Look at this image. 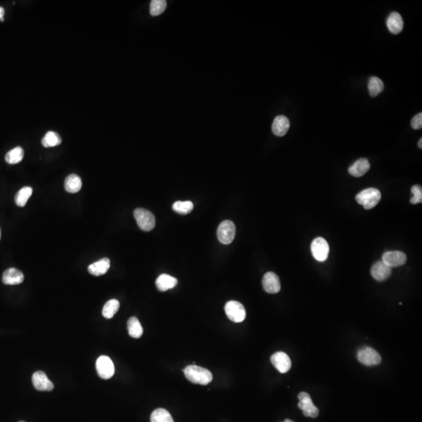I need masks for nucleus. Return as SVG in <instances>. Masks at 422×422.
<instances>
[{"instance_id": "f257e3e1", "label": "nucleus", "mask_w": 422, "mask_h": 422, "mask_svg": "<svg viewBox=\"0 0 422 422\" xmlns=\"http://www.w3.org/2000/svg\"><path fill=\"white\" fill-rule=\"evenodd\" d=\"M186 379L189 382L199 385H206L212 382L213 375L210 371L196 365H189L184 369Z\"/></svg>"}, {"instance_id": "f03ea898", "label": "nucleus", "mask_w": 422, "mask_h": 422, "mask_svg": "<svg viewBox=\"0 0 422 422\" xmlns=\"http://www.w3.org/2000/svg\"><path fill=\"white\" fill-rule=\"evenodd\" d=\"M382 198V194L379 189L369 188L361 191L356 196V201L366 210H371L376 207Z\"/></svg>"}, {"instance_id": "7ed1b4c3", "label": "nucleus", "mask_w": 422, "mask_h": 422, "mask_svg": "<svg viewBox=\"0 0 422 422\" xmlns=\"http://www.w3.org/2000/svg\"><path fill=\"white\" fill-rule=\"evenodd\" d=\"M134 217L141 230L150 232L156 226V219L150 210L143 208L135 209Z\"/></svg>"}, {"instance_id": "20e7f679", "label": "nucleus", "mask_w": 422, "mask_h": 422, "mask_svg": "<svg viewBox=\"0 0 422 422\" xmlns=\"http://www.w3.org/2000/svg\"><path fill=\"white\" fill-rule=\"evenodd\" d=\"M236 226L232 220H224L220 223L217 231L218 240L224 245H229L234 240L236 236Z\"/></svg>"}, {"instance_id": "39448f33", "label": "nucleus", "mask_w": 422, "mask_h": 422, "mask_svg": "<svg viewBox=\"0 0 422 422\" xmlns=\"http://www.w3.org/2000/svg\"><path fill=\"white\" fill-rule=\"evenodd\" d=\"M226 315L228 318L236 323H240L246 318V310L242 303L235 300L228 302L226 303Z\"/></svg>"}, {"instance_id": "423d86ee", "label": "nucleus", "mask_w": 422, "mask_h": 422, "mask_svg": "<svg viewBox=\"0 0 422 422\" xmlns=\"http://www.w3.org/2000/svg\"><path fill=\"white\" fill-rule=\"evenodd\" d=\"M298 398H299L298 407L300 410H303V414L306 417L315 418L319 415V410L313 404L311 396L307 392H299Z\"/></svg>"}, {"instance_id": "0eeeda50", "label": "nucleus", "mask_w": 422, "mask_h": 422, "mask_svg": "<svg viewBox=\"0 0 422 422\" xmlns=\"http://www.w3.org/2000/svg\"><path fill=\"white\" fill-rule=\"evenodd\" d=\"M96 371L103 379H109L115 375V369L113 361L107 356H100L96 360Z\"/></svg>"}, {"instance_id": "6e6552de", "label": "nucleus", "mask_w": 422, "mask_h": 422, "mask_svg": "<svg viewBox=\"0 0 422 422\" xmlns=\"http://www.w3.org/2000/svg\"><path fill=\"white\" fill-rule=\"evenodd\" d=\"M329 245L324 238H316L312 242V255L319 262H323V261H326L328 254H329Z\"/></svg>"}, {"instance_id": "1a4fd4ad", "label": "nucleus", "mask_w": 422, "mask_h": 422, "mask_svg": "<svg viewBox=\"0 0 422 422\" xmlns=\"http://www.w3.org/2000/svg\"><path fill=\"white\" fill-rule=\"evenodd\" d=\"M357 359L360 363L366 366L379 364L382 362V357L376 350L371 347H363L357 353Z\"/></svg>"}, {"instance_id": "9d476101", "label": "nucleus", "mask_w": 422, "mask_h": 422, "mask_svg": "<svg viewBox=\"0 0 422 422\" xmlns=\"http://www.w3.org/2000/svg\"><path fill=\"white\" fill-rule=\"evenodd\" d=\"M271 362L280 373H286L291 369V360L284 352H277L273 354L271 357Z\"/></svg>"}, {"instance_id": "9b49d317", "label": "nucleus", "mask_w": 422, "mask_h": 422, "mask_svg": "<svg viewBox=\"0 0 422 422\" xmlns=\"http://www.w3.org/2000/svg\"><path fill=\"white\" fill-rule=\"evenodd\" d=\"M262 285L264 291L271 294H275L281 290L279 277L274 272H268L264 274Z\"/></svg>"}, {"instance_id": "f8f14e48", "label": "nucleus", "mask_w": 422, "mask_h": 422, "mask_svg": "<svg viewBox=\"0 0 422 422\" xmlns=\"http://www.w3.org/2000/svg\"><path fill=\"white\" fill-rule=\"evenodd\" d=\"M407 260V255L401 251H389L382 256V261L391 268L404 265Z\"/></svg>"}, {"instance_id": "ddd939ff", "label": "nucleus", "mask_w": 422, "mask_h": 422, "mask_svg": "<svg viewBox=\"0 0 422 422\" xmlns=\"http://www.w3.org/2000/svg\"><path fill=\"white\" fill-rule=\"evenodd\" d=\"M32 383L35 388L39 391H52L54 385L49 379L45 372L42 371L35 372L32 375Z\"/></svg>"}, {"instance_id": "4468645a", "label": "nucleus", "mask_w": 422, "mask_h": 422, "mask_svg": "<svg viewBox=\"0 0 422 422\" xmlns=\"http://www.w3.org/2000/svg\"><path fill=\"white\" fill-rule=\"evenodd\" d=\"M392 273V268L388 267L383 261L375 263L371 269V274L376 281L383 282L388 279Z\"/></svg>"}, {"instance_id": "2eb2a0df", "label": "nucleus", "mask_w": 422, "mask_h": 422, "mask_svg": "<svg viewBox=\"0 0 422 422\" xmlns=\"http://www.w3.org/2000/svg\"><path fill=\"white\" fill-rule=\"evenodd\" d=\"M404 20L401 14L397 12H392L389 14L386 20V26L388 31L393 35H398L404 29Z\"/></svg>"}, {"instance_id": "dca6fc26", "label": "nucleus", "mask_w": 422, "mask_h": 422, "mask_svg": "<svg viewBox=\"0 0 422 422\" xmlns=\"http://www.w3.org/2000/svg\"><path fill=\"white\" fill-rule=\"evenodd\" d=\"M290 120L284 115H279L274 118L272 124V131L278 137L284 136L290 129Z\"/></svg>"}, {"instance_id": "f3484780", "label": "nucleus", "mask_w": 422, "mask_h": 422, "mask_svg": "<svg viewBox=\"0 0 422 422\" xmlns=\"http://www.w3.org/2000/svg\"><path fill=\"white\" fill-rule=\"evenodd\" d=\"M371 165L369 160L365 158H360L355 161L351 166L349 167V174L352 176L360 177L363 176L365 174L370 170Z\"/></svg>"}, {"instance_id": "a211bd4d", "label": "nucleus", "mask_w": 422, "mask_h": 422, "mask_svg": "<svg viewBox=\"0 0 422 422\" xmlns=\"http://www.w3.org/2000/svg\"><path fill=\"white\" fill-rule=\"evenodd\" d=\"M24 274L16 268H9L3 274V283L10 286L19 285L24 282Z\"/></svg>"}, {"instance_id": "6ab92c4d", "label": "nucleus", "mask_w": 422, "mask_h": 422, "mask_svg": "<svg viewBox=\"0 0 422 422\" xmlns=\"http://www.w3.org/2000/svg\"><path fill=\"white\" fill-rule=\"evenodd\" d=\"M110 267V261L108 258H103L89 266L88 271L94 276H100L106 274Z\"/></svg>"}, {"instance_id": "aec40b11", "label": "nucleus", "mask_w": 422, "mask_h": 422, "mask_svg": "<svg viewBox=\"0 0 422 422\" xmlns=\"http://www.w3.org/2000/svg\"><path fill=\"white\" fill-rule=\"evenodd\" d=\"M178 284V280L175 277L169 275V274H163L157 277L156 281V286L157 290L160 292L167 291L172 290Z\"/></svg>"}, {"instance_id": "412c9836", "label": "nucleus", "mask_w": 422, "mask_h": 422, "mask_svg": "<svg viewBox=\"0 0 422 422\" xmlns=\"http://www.w3.org/2000/svg\"><path fill=\"white\" fill-rule=\"evenodd\" d=\"M82 182L81 178L75 174H71L66 178L64 188L70 193H76L81 190Z\"/></svg>"}, {"instance_id": "4be33fe9", "label": "nucleus", "mask_w": 422, "mask_h": 422, "mask_svg": "<svg viewBox=\"0 0 422 422\" xmlns=\"http://www.w3.org/2000/svg\"><path fill=\"white\" fill-rule=\"evenodd\" d=\"M128 334L132 338L138 339L143 335V329L138 318L131 317L128 321Z\"/></svg>"}, {"instance_id": "5701e85b", "label": "nucleus", "mask_w": 422, "mask_h": 422, "mask_svg": "<svg viewBox=\"0 0 422 422\" xmlns=\"http://www.w3.org/2000/svg\"><path fill=\"white\" fill-rule=\"evenodd\" d=\"M369 94L372 97L379 96L384 90L383 81L378 77H371L368 84Z\"/></svg>"}, {"instance_id": "b1692460", "label": "nucleus", "mask_w": 422, "mask_h": 422, "mask_svg": "<svg viewBox=\"0 0 422 422\" xmlns=\"http://www.w3.org/2000/svg\"><path fill=\"white\" fill-rule=\"evenodd\" d=\"M24 150L21 147H17L9 151L5 157L6 161L10 164H16L20 163L24 158Z\"/></svg>"}, {"instance_id": "393cba45", "label": "nucleus", "mask_w": 422, "mask_h": 422, "mask_svg": "<svg viewBox=\"0 0 422 422\" xmlns=\"http://www.w3.org/2000/svg\"><path fill=\"white\" fill-rule=\"evenodd\" d=\"M119 307L120 303L118 299H110L109 301L106 302V304L103 306V312H102L103 316L106 319H110L116 315Z\"/></svg>"}, {"instance_id": "a878e982", "label": "nucleus", "mask_w": 422, "mask_h": 422, "mask_svg": "<svg viewBox=\"0 0 422 422\" xmlns=\"http://www.w3.org/2000/svg\"><path fill=\"white\" fill-rule=\"evenodd\" d=\"M33 189L32 187L25 186L19 190L15 196V203L18 207H23L26 205L27 201L32 195Z\"/></svg>"}, {"instance_id": "bb28decb", "label": "nucleus", "mask_w": 422, "mask_h": 422, "mask_svg": "<svg viewBox=\"0 0 422 422\" xmlns=\"http://www.w3.org/2000/svg\"><path fill=\"white\" fill-rule=\"evenodd\" d=\"M150 420L151 422H175L170 413L163 408L155 410L152 413Z\"/></svg>"}, {"instance_id": "cd10ccee", "label": "nucleus", "mask_w": 422, "mask_h": 422, "mask_svg": "<svg viewBox=\"0 0 422 422\" xmlns=\"http://www.w3.org/2000/svg\"><path fill=\"white\" fill-rule=\"evenodd\" d=\"M62 140L58 133L54 132V131H48L42 138V144L44 147L48 148V147L59 146Z\"/></svg>"}, {"instance_id": "c85d7f7f", "label": "nucleus", "mask_w": 422, "mask_h": 422, "mask_svg": "<svg viewBox=\"0 0 422 422\" xmlns=\"http://www.w3.org/2000/svg\"><path fill=\"white\" fill-rule=\"evenodd\" d=\"M172 207L175 212L185 215L192 212L194 206L191 201H177L173 204Z\"/></svg>"}, {"instance_id": "c756f323", "label": "nucleus", "mask_w": 422, "mask_h": 422, "mask_svg": "<svg viewBox=\"0 0 422 422\" xmlns=\"http://www.w3.org/2000/svg\"><path fill=\"white\" fill-rule=\"evenodd\" d=\"M166 2L165 0H153L150 4V14L158 16L166 10Z\"/></svg>"}, {"instance_id": "7c9ffc66", "label": "nucleus", "mask_w": 422, "mask_h": 422, "mask_svg": "<svg viewBox=\"0 0 422 422\" xmlns=\"http://www.w3.org/2000/svg\"><path fill=\"white\" fill-rule=\"evenodd\" d=\"M412 198L410 199V203L412 204H420L422 202V188L420 185H414L411 188Z\"/></svg>"}, {"instance_id": "2f4dec72", "label": "nucleus", "mask_w": 422, "mask_h": 422, "mask_svg": "<svg viewBox=\"0 0 422 422\" xmlns=\"http://www.w3.org/2000/svg\"><path fill=\"white\" fill-rule=\"evenodd\" d=\"M411 127L414 129H420L422 127V114L419 113L411 120Z\"/></svg>"}, {"instance_id": "473e14b6", "label": "nucleus", "mask_w": 422, "mask_h": 422, "mask_svg": "<svg viewBox=\"0 0 422 422\" xmlns=\"http://www.w3.org/2000/svg\"><path fill=\"white\" fill-rule=\"evenodd\" d=\"M4 13H5V11H4V9L3 8V7H0V20H2V21H4Z\"/></svg>"}, {"instance_id": "72a5a7b5", "label": "nucleus", "mask_w": 422, "mask_h": 422, "mask_svg": "<svg viewBox=\"0 0 422 422\" xmlns=\"http://www.w3.org/2000/svg\"><path fill=\"white\" fill-rule=\"evenodd\" d=\"M418 147H419V148H420V149H422V139H421V138H420V140H419V142H418Z\"/></svg>"}, {"instance_id": "f704fd0d", "label": "nucleus", "mask_w": 422, "mask_h": 422, "mask_svg": "<svg viewBox=\"0 0 422 422\" xmlns=\"http://www.w3.org/2000/svg\"><path fill=\"white\" fill-rule=\"evenodd\" d=\"M284 422H294V421H293V420H290V419H286V420H284Z\"/></svg>"}, {"instance_id": "c9c22d12", "label": "nucleus", "mask_w": 422, "mask_h": 422, "mask_svg": "<svg viewBox=\"0 0 422 422\" xmlns=\"http://www.w3.org/2000/svg\"><path fill=\"white\" fill-rule=\"evenodd\" d=\"M0 239H1V229H0Z\"/></svg>"}, {"instance_id": "e433bc0d", "label": "nucleus", "mask_w": 422, "mask_h": 422, "mask_svg": "<svg viewBox=\"0 0 422 422\" xmlns=\"http://www.w3.org/2000/svg\"><path fill=\"white\" fill-rule=\"evenodd\" d=\"M20 422H25V421H20Z\"/></svg>"}]
</instances>
